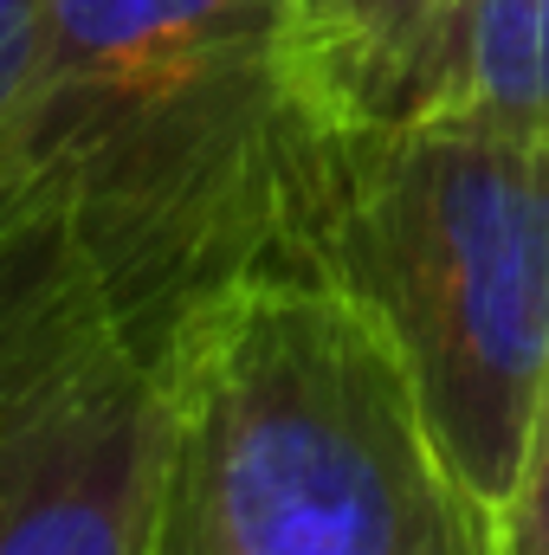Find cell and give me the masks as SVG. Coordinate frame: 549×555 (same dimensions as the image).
<instances>
[{
  "instance_id": "obj_7",
  "label": "cell",
  "mask_w": 549,
  "mask_h": 555,
  "mask_svg": "<svg viewBox=\"0 0 549 555\" xmlns=\"http://www.w3.org/2000/svg\"><path fill=\"white\" fill-rule=\"evenodd\" d=\"M485 537H491V555H549V382L524 433L518 472L485 511Z\"/></svg>"
},
{
  "instance_id": "obj_5",
  "label": "cell",
  "mask_w": 549,
  "mask_h": 555,
  "mask_svg": "<svg viewBox=\"0 0 549 555\" xmlns=\"http://www.w3.org/2000/svg\"><path fill=\"white\" fill-rule=\"evenodd\" d=\"M472 0H297L310 124L408 117L433 98Z\"/></svg>"
},
{
  "instance_id": "obj_1",
  "label": "cell",
  "mask_w": 549,
  "mask_h": 555,
  "mask_svg": "<svg viewBox=\"0 0 549 555\" xmlns=\"http://www.w3.org/2000/svg\"><path fill=\"white\" fill-rule=\"evenodd\" d=\"M310 137L297 0H39L0 181L65 207L155 349L278 259Z\"/></svg>"
},
{
  "instance_id": "obj_6",
  "label": "cell",
  "mask_w": 549,
  "mask_h": 555,
  "mask_svg": "<svg viewBox=\"0 0 549 555\" xmlns=\"http://www.w3.org/2000/svg\"><path fill=\"white\" fill-rule=\"evenodd\" d=\"M420 111H459L549 137V0H472Z\"/></svg>"
},
{
  "instance_id": "obj_8",
  "label": "cell",
  "mask_w": 549,
  "mask_h": 555,
  "mask_svg": "<svg viewBox=\"0 0 549 555\" xmlns=\"http://www.w3.org/2000/svg\"><path fill=\"white\" fill-rule=\"evenodd\" d=\"M33 33H39V0H0V124L13 117V98L26 85Z\"/></svg>"
},
{
  "instance_id": "obj_3",
  "label": "cell",
  "mask_w": 549,
  "mask_h": 555,
  "mask_svg": "<svg viewBox=\"0 0 549 555\" xmlns=\"http://www.w3.org/2000/svg\"><path fill=\"white\" fill-rule=\"evenodd\" d=\"M278 259L375 317L452 485L491 511L549 382L544 130L459 111L310 124Z\"/></svg>"
},
{
  "instance_id": "obj_9",
  "label": "cell",
  "mask_w": 549,
  "mask_h": 555,
  "mask_svg": "<svg viewBox=\"0 0 549 555\" xmlns=\"http://www.w3.org/2000/svg\"><path fill=\"white\" fill-rule=\"evenodd\" d=\"M408 555H491V537H485V504L472 498H452V511L413 543Z\"/></svg>"
},
{
  "instance_id": "obj_4",
  "label": "cell",
  "mask_w": 549,
  "mask_h": 555,
  "mask_svg": "<svg viewBox=\"0 0 549 555\" xmlns=\"http://www.w3.org/2000/svg\"><path fill=\"white\" fill-rule=\"evenodd\" d=\"M162 349L65 207L0 181V555H149Z\"/></svg>"
},
{
  "instance_id": "obj_2",
  "label": "cell",
  "mask_w": 549,
  "mask_h": 555,
  "mask_svg": "<svg viewBox=\"0 0 549 555\" xmlns=\"http://www.w3.org/2000/svg\"><path fill=\"white\" fill-rule=\"evenodd\" d=\"M162 369L149 555H408L465 498L395 343L291 259L201 297Z\"/></svg>"
}]
</instances>
